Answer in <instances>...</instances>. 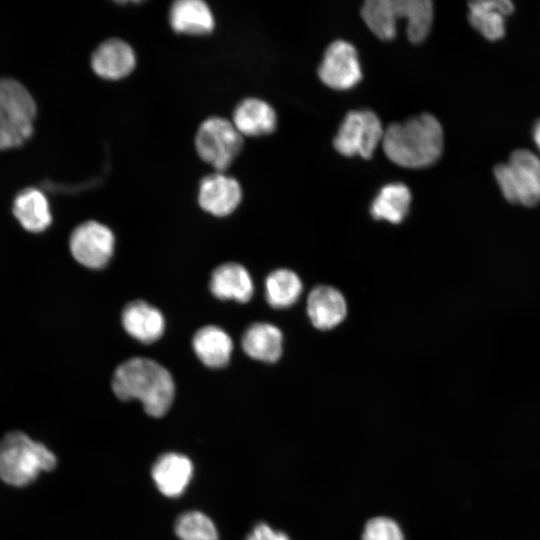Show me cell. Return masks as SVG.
Segmentation results:
<instances>
[{
    "label": "cell",
    "instance_id": "1",
    "mask_svg": "<svg viewBox=\"0 0 540 540\" xmlns=\"http://www.w3.org/2000/svg\"><path fill=\"white\" fill-rule=\"evenodd\" d=\"M112 389L120 400H139L152 417L164 416L175 396L170 372L158 362L143 357L128 359L116 368Z\"/></svg>",
    "mask_w": 540,
    "mask_h": 540
},
{
    "label": "cell",
    "instance_id": "2",
    "mask_svg": "<svg viewBox=\"0 0 540 540\" xmlns=\"http://www.w3.org/2000/svg\"><path fill=\"white\" fill-rule=\"evenodd\" d=\"M386 156L405 168H424L435 163L443 151V129L431 114L423 113L384 129L381 142Z\"/></svg>",
    "mask_w": 540,
    "mask_h": 540
},
{
    "label": "cell",
    "instance_id": "3",
    "mask_svg": "<svg viewBox=\"0 0 540 540\" xmlns=\"http://www.w3.org/2000/svg\"><path fill=\"white\" fill-rule=\"evenodd\" d=\"M368 28L381 40H392L397 20H406V33L413 43L424 41L433 21V3L429 0H368L361 8Z\"/></svg>",
    "mask_w": 540,
    "mask_h": 540
},
{
    "label": "cell",
    "instance_id": "4",
    "mask_svg": "<svg viewBox=\"0 0 540 540\" xmlns=\"http://www.w3.org/2000/svg\"><path fill=\"white\" fill-rule=\"evenodd\" d=\"M55 455L43 444L20 431L0 441V479L12 486H25L43 471L56 466Z\"/></svg>",
    "mask_w": 540,
    "mask_h": 540
},
{
    "label": "cell",
    "instance_id": "5",
    "mask_svg": "<svg viewBox=\"0 0 540 540\" xmlns=\"http://www.w3.org/2000/svg\"><path fill=\"white\" fill-rule=\"evenodd\" d=\"M36 103L17 80L0 79V150L24 144L32 135Z\"/></svg>",
    "mask_w": 540,
    "mask_h": 540
},
{
    "label": "cell",
    "instance_id": "6",
    "mask_svg": "<svg viewBox=\"0 0 540 540\" xmlns=\"http://www.w3.org/2000/svg\"><path fill=\"white\" fill-rule=\"evenodd\" d=\"M494 173L509 202L525 206L540 202V159L531 151L515 150L508 163L497 165Z\"/></svg>",
    "mask_w": 540,
    "mask_h": 540
},
{
    "label": "cell",
    "instance_id": "7",
    "mask_svg": "<svg viewBox=\"0 0 540 540\" xmlns=\"http://www.w3.org/2000/svg\"><path fill=\"white\" fill-rule=\"evenodd\" d=\"M242 145L243 136L233 123L216 116L204 120L195 137L198 155L219 172L231 165Z\"/></svg>",
    "mask_w": 540,
    "mask_h": 540
},
{
    "label": "cell",
    "instance_id": "8",
    "mask_svg": "<svg viewBox=\"0 0 540 540\" xmlns=\"http://www.w3.org/2000/svg\"><path fill=\"white\" fill-rule=\"evenodd\" d=\"M384 128L375 113L368 110L349 112L334 138V147L347 157L369 159L382 142Z\"/></svg>",
    "mask_w": 540,
    "mask_h": 540
},
{
    "label": "cell",
    "instance_id": "9",
    "mask_svg": "<svg viewBox=\"0 0 540 540\" xmlns=\"http://www.w3.org/2000/svg\"><path fill=\"white\" fill-rule=\"evenodd\" d=\"M115 248L112 230L97 221L79 224L69 238L73 258L89 269H102L110 262Z\"/></svg>",
    "mask_w": 540,
    "mask_h": 540
},
{
    "label": "cell",
    "instance_id": "10",
    "mask_svg": "<svg viewBox=\"0 0 540 540\" xmlns=\"http://www.w3.org/2000/svg\"><path fill=\"white\" fill-rule=\"evenodd\" d=\"M318 75L330 88L346 90L354 87L362 77L355 47L343 40L331 43L324 53Z\"/></svg>",
    "mask_w": 540,
    "mask_h": 540
},
{
    "label": "cell",
    "instance_id": "11",
    "mask_svg": "<svg viewBox=\"0 0 540 540\" xmlns=\"http://www.w3.org/2000/svg\"><path fill=\"white\" fill-rule=\"evenodd\" d=\"M242 190L233 177L214 173L200 183L198 202L201 208L214 216H227L239 205Z\"/></svg>",
    "mask_w": 540,
    "mask_h": 540
},
{
    "label": "cell",
    "instance_id": "12",
    "mask_svg": "<svg viewBox=\"0 0 540 540\" xmlns=\"http://www.w3.org/2000/svg\"><path fill=\"white\" fill-rule=\"evenodd\" d=\"M135 65L136 57L132 47L118 38L102 42L91 56L93 71L104 79L124 78L133 71Z\"/></svg>",
    "mask_w": 540,
    "mask_h": 540
},
{
    "label": "cell",
    "instance_id": "13",
    "mask_svg": "<svg viewBox=\"0 0 540 540\" xmlns=\"http://www.w3.org/2000/svg\"><path fill=\"white\" fill-rule=\"evenodd\" d=\"M121 322L131 337L144 344L157 341L165 330L161 311L143 300L129 302L122 311Z\"/></svg>",
    "mask_w": 540,
    "mask_h": 540
},
{
    "label": "cell",
    "instance_id": "14",
    "mask_svg": "<svg viewBox=\"0 0 540 540\" xmlns=\"http://www.w3.org/2000/svg\"><path fill=\"white\" fill-rule=\"evenodd\" d=\"M151 475L156 487L163 495L178 497L191 481L193 464L185 455L166 453L154 463Z\"/></svg>",
    "mask_w": 540,
    "mask_h": 540
},
{
    "label": "cell",
    "instance_id": "15",
    "mask_svg": "<svg viewBox=\"0 0 540 540\" xmlns=\"http://www.w3.org/2000/svg\"><path fill=\"white\" fill-rule=\"evenodd\" d=\"M209 288L211 293L221 300L248 302L254 292V285L249 272L238 263H224L211 274Z\"/></svg>",
    "mask_w": 540,
    "mask_h": 540
},
{
    "label": "cell",
    "instance_id": "16",
    "mask_svg": "<svg viewBox=\"0 0 540 540\" xmlns=\"http://www.w3.org/2000/svg\"><path fill=\"white\" fill-rule=\"evenodd\" d=\"M307 313L317 329H332L344 320L347 313L346 301L337 289L318 286L308 295Z\"/></svg>",
    "mask_w": 540,
    "mask_h": 540
},
{
    "label": "cell",
    "instance_id": "17",
    "mask_svg": "<svg viewBox=\"0 0 540 540\" xmlns=\"http://www.w3.org/2000/svg\"><path fill=\"white\" fill-rule=\"evenodd\" d=\"M12 211L19 224L28 232H43L52 223L48 199L41 190L34 187L26 188L16 195Z\"/></svg>",
    "mask_w": 540,
    "mask_h": 540
},
{
    "label": "cell",
    "instance_id": "18",
    "mask_svg": "<svg viewBox=\"0 0 540 540\" xmlns=\"http://www.w3.org/2000/svg\"><path fill=\"white\" fill-rule=\"evenodd\" d=\"M274 109L258 98H246L233 112L232 123L242 136H262L273 132L276 127Z\"/></svg>",
    "mask_w": 540,
    "mask_h": 540
},
{
    "label": "cell",
    "instance_id": "19",
    "mask_svg": "<svg viewBox=\"0 0 540 540\" xmlns=\"http://www.w3.org/2000/svg\"><path fill=\"white\" fill-rule=\"evenodd\" d=\"M192 347L198 359L205 366L222 368L230 361L233 341L220 327L208 325L200 328L194 334Z\"/></svg>",
    "mask_w": 540,
    "mask_h": 540
},
{
    "label": "cell",
    "instance_id": "20",
    "mask_svg": "<svg viewBox=\"0 0 540 540\" xmlns=\"http://www.w3.org/2000/svg\"><path fill=\"white\" fill-rule=\"evenodd\" d=\"M169 21L174 31L190 35L208 34L215 25L210 7L201 0L175 1L169 10Z\"/></svg>",
    "mask_w": 540,
    "mask_h": 540
},
{
    "label": "cell",
    "instance_id": "21",
    "mask_svg": "<svg viewBox=\"0 0 540 540\" xmlns=\"http://www.w3.org/2000/svg\"><path fill=\"white\" fill-rule=\"evenodd\" d=\"M283 335L279 328L257 322L250 325L242 336V348L252 359L274 363L282 354Z\"/></svg>",
    "mask_w": 540,
    "mask_h": 540
},
{
    "label": "cell",
    "instance_id": "22",
    "mask_svg": "<svg viewBox=\"0 0 540 540\" xmlns=\"http://www.w3.org/2000/svg\"><path fill=\"white\" fill-rule=\"evenodd\" d=\"M509 0H479L469 3L470 24L486 39L494 41L505 33L504 17L513 12Z\"/></svg>",
    "mask_w": 540,
    "mask_h": 540
},
{
    "label": "cell",
    "instance_id": "23",
    "mask_svg": "<svg viewBox=\"0 0 540 540\" xmlns=\"http://www.w3.org/2000/svg\"><path fill=\"white\" fill-rule=\"evenodd\" d=\"M411 202V193L402 183L384 186L371 205V215L377 220L398 224L406 217Z\"/></svg>",
    "mask_w": 540,
    "mask_h": 540
},
{
    "label": "cell",
    "instance_id": "24",
    "mask_svg": "<svg viewBox=\"0 0 540 540\" xmlns=\"http://www.w3.org/2000/svg\"><path fill=\"white\" fill-rule=\"evenodd\" d=\"M302 293V282L298 275L288 269L271 272L265 281V298L276 309L292 306Z\"/></svg>",
    "mask_w": 540,
    "mask_h": 540
},
{
    "label": "cell",
    "instance_id": "25",
    "mask_svg": "<svg viewBox=\"0 0 540 540\" xmlns=\"http://www.w3.org/2000/svg\"><path fill=\"white\" fill-rule=\"evenodd\" d=\"M175 533L180 540H218L214 523L199 511H189L179 516Z\"/></svg>",
    "mask_w": 540,
    "mask_h": 540
},
{
    "label": "cell",
    "instance_id": "26",
    "mask_svg": "<svg viewBox=\"0 0 540 540\" xmlns=\"http://www.w3.org/2000/svg\"><path fill=\"white\" fill-rule=\"evenodd\" d=\"M361 540H405V536L395 520L386 516H377L365 523Z\"/></svg>",
    "mask_w": 540,
    "mask_h": 540
},
{
    "label": "cell",
    "instance_id": "27",
    "mask_svg": "<svg viewBox=\"0 0 540 540\" xmlns=\"http://www.w3.org/2000/svg\"><path fill=\"white\" fill-rule=\"evenodd\" d=\"M247 540H290L288 535L282 531H277L265 523H260L254 527L248 535Z\"/></svg>",
    "mask_w": 540,
    "mask_h": 540
},
{
    "label": "cell",
    "instance_id": "28",
    "mask_svg": "<svg viewBox=\"0 0 540 540\" xmlns=\"http://www.w3.org/2000/svg\"><path fill=\"white\" fill-rule=\"evenodd\" d=\"M532 134H533L534 142L536 146L538 147V149L540 150V120H538L535 123Z\"/></svg>",
    "mask_w": 540,
    "mask_h": 540
}]
</instances>
